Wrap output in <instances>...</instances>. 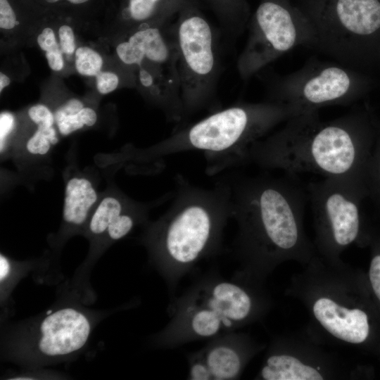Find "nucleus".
<instances>
[{"label": "nucleus", "instance_id": "nucleus-1", "mask_svg": "<svg viewBox=\"0 0 380 380\" xmlns=\"http://www.w3.org/2000/svg\"><path fill=\"white\" fill-rule=\"evenodd\" d=\"M376 122L365 110L329 121L322 120L318 111L303 113L255 142L245 162L291 175L313 173L366 185Z\"/></svg>", "mask_w": 380, "mask_h": 380}, {"label": "nucleus", "instance_id": "nucleus-2", "mask_svg": "<svg viewBox=\"0 0 380 380\" xmlns=\"http://www.w3.org/2000/svg\"><path fill=\"white\" fill-rule=\"evenodd\" d=\"M232 218L238 224L234 251L248 280L282 259L310 252L303 227L308 201L305 186L296 175L243 177L229 182Z\"/></svg>", "mask_w": 380, "mask_h": 380}, {"label": "nucleus", "instance_id": "nucleus-3", "mask_svg": "<svg viewBox=\"0 0 380 380\" xmlns=\"http://www.w3.org/2000/svg\"><path fill=\"white\" fill-rule=\"evenodd\" d=\"M178 180L172 206L153 239L157 265L172 298L183 277L201 260L220 252L224 229L232 218L229 182L204 189Z\"/></svg>", "mask_w": 380, "mask_h": 380}, {"label": "nucleus", "instance_id": "nucleus-4", "mask_svg": "<svg viewBox=\"0 0 380 380\" xmlns=\"http://www.w3.org/2000/svg\"><path fill=\"white\" fill-rule=\"evenodd\" d=\"M238 276L227 279L217 270L201 276L178 297L172 298L170 319L157 336L165 348L213 339L248 324L258 317L262 304Z\"/></svg>", "mask_w": 380, "mask_h": 380}, {"label": "nucleus", "instance_id": "nucleus-5", "mask_svg": "<svg viewBox=\"0 0 380 380\" xmlns=\"http://www.w3.org/2000/svg\"><path fill=\"white\" fill-rule=\"evenodd\" d=\"M298 115L277 101L240 103L216 111L172 134L166 152L196 150L205 153L213 172L245 163L251 146L278 125Z\"/></svg>", "mask_w": 380, "mask_h": 380}, {"label": "nucleus", "instance_id": "nucleus-6", "mask_svg": "<svg viewBox=\"0 0 380 380\" xmlns=\"http://www.w3.org/2000/svg\"><path fill=\"white\" fill-rule=\"evenodd\" d=\"M313 32L309 48L355 68L380 57V0H292Z\"/></svg>", "mask_w": 380, "mask_h": 380}, {"label": "nucleus", "instance_id": "nucleus-7", "mask_svg": "<svg viewBox=\"0 0 380 380\" xmlns=\"http://www.w3.org/2000/svg\"><path fill=\"white\" fill-rule=\"evenodd\" d=\"M172 23L185 114L213 98L220 72L215 32L197 0H182Z\"/></svg>", "mask_w": 380, "mask_h": 380}, {"label": "nucleus", "instance_id": "nucleus-8", "mask_svg": "<svg viewBox=\"0 0 380 380\" xmlns=\"http://www.w3.org/2000/svg\"><path fill=\"white\" fill-rule=\"evenodd\" d=\"M246 44L238 57L240 77L247 80L298 46H310L313 32L292 0H259L248 20Z\"/></svg>", "mask_w": 380, "mask_h": 380}, {"label": "nucleus", "instance_id": "nucleus-9", "mask_svg": "<svg viewBox=\"0 0 380 380\" xmlns=\"http://www.w3.org/2000/svg\"><path fill=\"white\" fill-rule=\"evenodd\" d=\"M366 90L365 78L355 68L312 57L298 70L274 82L270 101L301 114L326 106H348Z\"/></svg>", "mask_w": 380, "mask_h": 380}, {"label": "nucleus", "instance_id": "nucleus-10", "mask_svg": "<svg viewBox=\"0 0 380 380\" xmlns=\"http://www.w3.org/2000/svg\"><path fill=\"white\" fill-rule=\"evenodd\" d=\"M321 249L336 255L355 242H370L365 229V184L344 179L324 178L305 185Z\"/></svg>", "mask_w": 380, "mask_h": 380}, {"label": "nucleus", "instance_id": "nucleus-11", "mask_svg": "<svg viewBox=\"0 0 380 380\" xmlns=\"http://www.w3.org/2000/svg\"><path fill=\"white\" fill-rule=\"evenodd\" d=\"M131 65L146 71L154 81V98L172 122L186 115L181 94L177 53L172 27L153 25L137 30L127 39Z\"/></svg>", "mask_w": 380, "mask_h": 380}, {"label": "nucleus", "instance_id": "nucleus-12", "mask_svg": "<svg viewBox=\"0 0 380 380\" xmlns=\"http://www.w3.org/2000/svg\"><path fill=\"white\" fill-rule=\"evenodd\" d=\"M255 351V345L244 334L232 331L215 337L186 355L187 379H236Z\"/></svg>", "mask_w": 380, "mask_h": 380}, {"label": "nucleus", "instance_id": "nucleus-13", "mask_svg": "<svg viewBox=\"0 0 380 380\" xmlns=\"http://www.w3.org/2000/svg\"><path fill=\"white\" fill-rule=\"evenodd\" d=\"M91 325L80 311L68 308L47 316L40 325L39 351L48 356L72 353L86 343Z\"/></svg>", "mask_w": 380, "mask_h": 380}, {"label": "nucleus", "instance_id": "nucleus-14", "mask_svg": "<svg viewBox=\"0 0 380 380\" xmlns=\"http://www.w3.org/2000/svg\"><path fill=\"white\" fill-rule=\"evenodd\" d=\"M315 319L333 336L349 343H365L370 335L367 312L350 308L329 297H319L312 305Z\"/></svg>", "mask_w": 380, "mask_h": 380}, {"label": "nucleus", "instance_id": "nucleus-15", "mask_svg": "<svg viewBox=\"0 0 380 380\" xmlns=\"http://www.w3.org/2000/svg\"><path fill=\"white\" fill-rule=\"evenodd\" d=\"M182 1L125 0L120 18L126 26L134 31L147 24L173 18Z\"/></svg>", "mask_w": 380, "mask_h": 380}, {"label": "nucleus", "instance_id": "nucleus-16", "mask_svg": "<svg viewBox=\"0 0 380 380\" xmlns=\"http://www.w3.org/2000/svg\"><path fill=\"white\" fill-rule=\"evenodd\" d=\"M259 376L264 380H322L318 369L291 355L271 353L262 366Z\"/></svg>", "mask_w": 380, "mask_h": 380}, {"label": "nucleus", "instance_id": "nucleus-17", "mask_svg": "<svg viewBox=\"0 0 380 380\" xmlns=\"http://www.w3.org/2000/svg\"><path fill=\"white\" fill-rule=\"evenodd\" d=\"M96 200V192L88 179L78 177L70 179L65 191L64 220L73 224H82Z\"/></svg>", "mask_w": 380, "mask_h": 380}, {"label": "nucleus", "instance_id": "nucleus-18", "mask_svg": "<svg viewBox=\"0 0 380 380\" xmlns=\"http://www.w3.org/2000/svg\"><path fill=\"white\" fill-rule=\"evenodd\" d=\"M204 3L233 35H239L247 27L251 16L249 0H197Z\"/></svg>", "mask_w": 380, "mask_h": 380}, {"label": "nucleus", "instance_id": "nucleus-19", "mask_svg": "<svg viewBox=\"0 0 380 380\" xmlns=\"http://www.w3.org/2000/svg\"><path fill=\"white\" fill-rule=\"evenodd\" d=\"M368 198L380 208V122H376L375 138L366 172Z\"/></svg>", "mask_w": 380, "mask_h": 380}, {"label": "nucleus", "instance_id": "nucleus-20", "mask_svg": "<svg viewBox=\"0 0 380 380\" xmlns=\"http://www.w3.org/2000/svg\"><path fill=\"white\" fill-rule=\"evenodd\" d=\"M122 206L114 197L104 198L94 211L89 223L92 233L101 234L106 232L110 224L122 213Z\"/></svg>", "mask_w": 380, "mask_h": 380}, {"label": "nucleus", "instance_id": "nucleus-21", "mask_svg": "<svg viewBox=\"0 0 380 380\" xmlns=\"http://www.w3.org/2000/svg\"><path fill=\"white\" fill-rule=\"evenodd\" d=\"M75 66L76 70L82 75L96 76L103 66V58L101 55L88 46H80L75 52Z\"/></svg>", "mask_w": 380, "mask_h": 380}, {"label": "nucleus", "instance_id": "nucleus-22", "mask_svg": "<svg viewBox=\"0 0 380 380\" xmlns=\"http://www.w3.org/2000/svg\"><path fill=\"white\" fill-rule=\"evenodd\" d=\"M97 120L95 110L89 107H84L78 113L66 115L55 121L60 133L68 135L82 129L84 125L93 126Z\"/></svg>", "mask_w": 380, "mask_h": 380}, {"label": "nucleus", "instance_id": "nucleus-23", "mask_svg": "<svg viewBox=\"0 0 380 380\" xmlns=\"http://www.w3.org/2000/svg\"><path fill=\"white\" fill-rule=\"evenodd\" d=\"M58 141L56 129L52 127L47 129L38 128L26 144L28 152L34 155L47 153L51 145Z\"/></svg>", "mask_w": 380, "mask_h": 380}, {"label": "nucleus", "instance_id": "nucleus-24", "mask_svg": "<svg viewBox=\"0 0 380 380\" xmlns=\"http://www.w3.org/2000/svg\"><path fill=\"white\" fill-rule=\"evenodd\" d=\"M370 243L372 258L369 267V280L372 292L380 303V234L372 235Z\"/></svg>", "mask_w": 380, "mask_h": 380}, {"label": "nucleus", "instance_id": "nucleus-25", "mask_svg": "<svg viewBox=\"0 0 380 380\" xmlns=\"http://www.w3.org/2000/svg\"><path fill=\"white\" fill-rule=\"evenodd\" d=\"M134 225V217L128 213H122L108 226L107 232L113 240L125 236Z\"/></svg>", "mask_w": 380, "mask_h": 380}, {"label": "nucleus", "instance_id": "nucleus-26", "mask_svg": "<svg viewBox=\"0 0 380 380\" xmlns=\"http://www.w3.org/2000/svg\"><path fill=\"white\" fill-rule=\"evenodd\" d=\"M28 115L38 128H50L55 122L54 115L48 107L43 104H37L30 107Z\"/></svg>", "mask_w": 380, "mask_h": 380}, {"label": "nucleus", "instance_id": "nucleus-27", "mask_svg": "<svg viewBox=\"0 0 380 380\" xmlns=\"http://www.w3.org/2000/svg\"><path fill=\"white\" fill-rule=\"evenodd\" d=\"M37 42L41 49L46 52L45 56L61 51L53 30L49 27L42 30L37 36Z\"/></svg>", "mask_w": 380, "mask_h": 380}, {"label": "nucleus", "instance_id": "nucleus-28", "mask_svg": "<svg viewBox=\"0 0 380 380\" xmlns=\"http://www.w3.org/2000/svg\"><path fill=\"white\" fill-rule=\"evenodd\" d=\"M119 83L120 78L113 72H100L96 76V89L101 94H107L117 89Z\"/></svg>", "mask_w": 380, "mask_h": 380}, {"label": "nucleus", "instance_id": "nucleus-29", "mask_svg": "<svg viewBox=\"0 0 380 380\" xmlns=\"http://www.w3.org/2000/svg\"><path fill=\"white\" fill-rule=\"evenodd\" d=\"M18 24L17 13L9 0H0V27L8 30Z\"/></svg>", "mask_w": 380, "mask_h": 380}, {"label": "nucleus", "instance_id": "nucleus-30", "mask_svg": "<svg viewBox=\"0 0 380 380\" xmlns=\"http://www.w3.org/2000/svg\"><path fill=\"white\" fill-rule=\"evenodd\" d=\"M59 45L61 51L66 55H72L75 52V39L72 28L66 24L58 28Z\"/></svg>", "mask_w": 380, "mask_h": 380}, {"label": "nucleus", "instance_id": "nucleus-31", "mask_svg": "<svg viewBox=\"0 0 380 380\" xmlns=\"http://www.w3.org/2000/svg\"><path fill=\"white\" fill-rule=\"evenodd\" d=\"M15 120L13 115L7 112L1 113L0 115V146L2 152L6 140L14 128Z\"/></svg>", "mask_w": 380, "mask_h": 380}, {"label": "nucleus", "instance_id": "nucleus-32", "mask_svg": "<svg viewBox=\"0 0 380 380\" xmlns=\"http://www.w3.org/2000/svg\"><path fill=\"white\" fill-rule=\"evenodd\" d=\"M84 108L83 103L77 99H71L60 106L54 113L55 121L66 115L78 113Z\"/></svg>", "mask_w": 380, "mask_h": 380}, {"label": "nucleus", "instance_id": "nucleus-33", "mask_svg": "<svg viewBox=\"0 0 380 380\" xmlns=\"http://www.w3.org/2000/svg\"><path fill=\"white\" fill-rule=\"evenodd\" d=\"M11 272V264L8 259L1 254L0 255V281L2 282L8 278Z\"/></svg>", "mask_w": 380, "mask_h": 380}, {"label": "nucleus", "instance_id": "nucleus-34", "mask_svg": "<svg viewBox=\"0 0 380 380\" xmlns=\"http://www.w3.org/2000/svg\"><path fill=\"white\" fill-rule=\"evenodd\" d=\"M42 1L44 2L46 4H57L59 2L65 1L68 4L72 5V6H82L83 4H85L88 2H89L91 0H41Z\"/></svg>", "mask_w": 380, "mask_h": 380}, {"label": "nucleus", "instance_id": "nucleus-35", "mask_svg": "<svg viewBox=\"0 0 380 380\" xmlns=\"http://www.w3.org/2000/svg\"><path fill=\"white\" fill-rule=\"evenodd\" d=\"M11 82L10 78L2 72H0V91L1 92L2 90L8 85H9Z\"/></svg>", "mask_w": 380, "mask_h": 380}]
</instances>
